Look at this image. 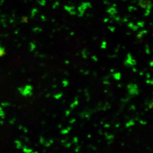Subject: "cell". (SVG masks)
I'll use <instances>...</instances> for the list:
<instances>
[{
    "instance_id": "6da1fadb",
    "label": "cell",
    "mask_w": 153,
    "mask_h": 153,
    "mask_svg": "<svg viewBox=\"0 0 153 153\" xmlns=\"http://www.w3.org/2000/svg\"><path fill=\"white\" fill-rule=\"evenodd\" d=\"M88 4H87V3H85V4H83L80 7H78V10H79V12L80 13V16H82L83 14L84 13V12H85V10H86L87 8L89 7V5H88Z\"/></svg>"
},
{
    "instance_id": "7a4b0ae2",
    "label": "cell",
    "mask_w": 153,
    "mask_h": 153,
    "mask_svg": "<svg viewBox=\"0 0 153 153\" xmlns=\"http://www.w3.org/2000/svg\"><path fill=\"white\" fill-rule=\"evenodd\" d=\"M108 12L110 13V15H112V16H114L117 13V11L114 7H111V8L108 9Z\"/></svg>"
},
{
    "instance_id": "3957f363",
    "label": "cell",
    "mask_w": 153,
    "mask_h": 153,
    "mask_svg": "<svg viewBox=\"0 0 153 153\" xmlns=\"http://www.w3.org/2000/svg\"><path fill=\"white\" fill-rule=\"evenodd\" d=\"M6 53L4 48L0 46V57L3 56Z\"/></svg>"
},
{
    "instance_id": "277c9868",
    "label": "cell",
    "mask_w": 153,
    "mask_h": 153,
    "mask_svg": "<svg viewBox=\"0 0 153 153\" xmlns=\"http://www.w3.org/2000/svg\"><path fill=\"white\" fill-rule=\"evenodd\" d=\"M144 23L143 22H138V25L140 26V27H142L144 26Z\"/></svg>"
},
{
    "instance_id": "5b68a950",
    "label": "cell",
    "mask_w": 153,
    "mask_h": 153,
    "mask_svg": "<svg viewBox=\"0 0 153 153\" xmlns=\"http://www.w3.org/2000/svg\"><path fill=\"white\" fill-rule=\"evenodd\" d=\"M105 47H106V43L103 42V43H102V48H105Z\"/></svg>"
}]
</instances>
